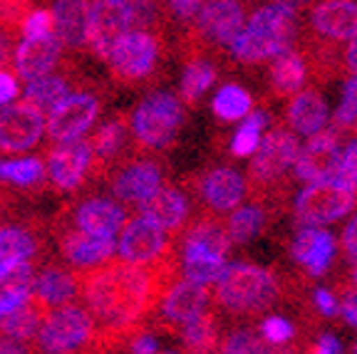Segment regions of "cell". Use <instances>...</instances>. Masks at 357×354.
<instances>
[{
	"label": "cell",
	"mask_w": 357,
	"mask_h": 354,
	"mask_svg": "<svg viewBox=\"0 0 357 354\" xmlns=\"http://www.w3.org/2000/svg\"><path fill=\"white\" fill-rule=\"evenodd\" d=\"M79 298L97 322V352L112 354L129 344L144 330L167 290L174 285V261L156 266L105 263L100 268L77 270Z\"/></svg>",
	"instance_id": "6da1fadb"
},
{
	"label": "cell",
	"mask_w": 357,
	"mask_h": 354,
	"mask_svg": "<svg viewBox=\"0 0 357 354\" xmlns=\"http://www.w3.org/2000/svg\"><path fill=\"white\" fill-rule=\"evenodd\" d=\"M303 13L288 0H266L251 13L245 28L231 43L229 52L238 65H266L303 38Z\"/></svg>",
	"instance_id": "7a4b0ae2"
},
{
	"label": "cell",
	"mask_w": 357,
	"mask_h": 354,
	"mask_svg": "<svg viewBox=\"0 0 357 354\" xmlns=\"http://www.w3.org/2000/svg\"><path fill=\"white\" fill-rule=\"evenodd\" d=\"M280 285L271 270L251 263L226 266L216 280V302L234 315H251L278 302Z\"/></svg>",
	"instance_id": "3957f363"
},
{
	"label": "cell",
	"mask_w": 357,
	"mask_h": 354,
	"mask_svg": "<svg viewBox=\"0 0 357 354\" xmlns=\"http://www.w3.org/2000/svg\"><path fill=\"white\" fill-rule=\"evenodd\" d=\"M184 105L181 97L169 92H154L134 107L129 114L134 144L144 151H162L174 144L178 129L184 127Z\"/></svg>",
	"instance_id": "277c9868"
},
{
	"label": "cell",
	"mask_w": 357,
	"mask_h": 354,
	"mask_svg": "<svg viewBox=\"0 0 357 354\" xmlns=\"http://www.w3.org/2000/svg\"><path fill=\"white\" fill-rule=\"evenodd\" d=\"M38 347L45 354H100L92 312L73 302L55 307L40 330Z\"/></svg>",
	"instance_id": "5b68a950"
},
{
	"label": "cell",
	"mask_w": 357,
	"mask_h": 354,
	"mask_svg": "<svg viewBox=\"0 0 357 354\" xmlns=\"http://www.w3.org/2000/svg\"><path fill=\"white\" fill-rule=\"evenodd\" d=\"M164 35L149 30H132L127 38L117 43V47L107 57V67L114 82L119 84H142L156 72V65L162 60Z\"/></svg>",
	"instance_id": "8992f818"
},
{
	"label": "cell",
	"mask_w": 357,
	"mask_h": 354,
	"mask_svg": "<svg viewBox=\"0 0 357 354\" xmlns=\"http://www.w3.org/2000/svg\"><path fill=\"white\" fill-rule=\"evenodd\" d=\"M357 33V0H315L303 20L301 45L340 47Z\"/></svg>",
	"instance_id": "52a82bcc"
},
{
	"label": "cell",
	"mask_w": 357,
	"mask_h": 354,
	"mask_svg": "<svg viewBox=\"0 0 357 354\" xmlns=\"http://www.w3.org/2000/svg\"><path fill=\"white\" fill-rule=\"evenodd\" d=\"M357 206V191L347 188L337 181H315L307 183L301 194L296 196L293 213L301 226H328L340 221Z\"/></svg>",
	"instance_id": "ba28073f"
},
{
	"label": "cell",
	"mask_w": 357,
	"mask_h": 354,
	"mask_svg": "<svg viewBox=\"0 0 357 354\" xmlns=\"http://www.w3.org/2000/svg\"><path fill=\"white\" fill-rule=\"evenodd\" d=\"M298 156H301V139L288 129H271L263 137L248 167V178L253 188L275 186L290 169H296Z\"/></svg>",
	"instance_id": "9c48e42d"
},
{
	"label": "cell",
	"mask_w": 357,
	"mask_h": 354,
	"mask_svg": "<svg viewBox=\"0 0 357 354\" xmlns=\"http://www.w3.org/2000/svg\"><path fill=\"white\" fill-rule=\"evenodd\" d=\"M134 30L132 0H92L89 6V45L92 57L107 60L122 38Z\"/></svg>",
	"instance_id": "30bf717a"
},
{
	"label": "cell",
	"mask_w": 357,
	"mask_h": 354,
	"mask_svg": "<svg viewBox=\"0 0 357 354\" xmlns=\"http://www.w3.org/2000/svg\"><path fill=\"white\" fill-rule=\"evenodd\" d=\"M102 109V97L92 89H77L47 116V139L52 144L82 139L84 132L97 122Z\"/></svg>",
	"instance_id": "8fae6325"
},
{
	"label": "cell",
	"mask_w": 357,
	"mask_h": 354,
	"mask_svg": "<svg viewBox=\"0 0 357 354\" xmlns=\"http://www.w3.org/2000/svg\"><path fill=\"white\" fill-rule=\"evenodd\" d=\"M119 261L132 263V266H156V263L167 261L172 255V245L167 240V231L159 228L154 221L146 216H134L122 228L117 243Z\"/></svg>",
	"instance_id": "7c38bea8"
},
{
	"label": "cell",
	"mask_w": 357,
	"mask_h": 354,
	"mask_svg": "<svg viewBox=\"0 0 357 354\" xmlns=\"http://www.w3.org/2000/svg\"><path fill=\"white\" fill-rule=\"evenodd\" d=\"M107 181L124 206H142L162 188L164 171L154 159H127L107 174Z\"/></svg>",
	"instance_id": "4fadbf2b"
},
{
	"label": "cell",
	"mask_w": 357,
	"mask_h": 354,
	"mask_svg": "<svg viewBox=\"0 0 357 354\" xmlns=\"http://www.w3.org/2000/svg\"><path fill=\"white\" fill-rule=\"evenodd\" d=\"M43 134H47V114L30 102L3 107L0 109V151L20 154L40 144Z\"/></svg>",
	"instance_id": "5bb4252c"
},
{
	"label": "cell",
	"mask_w": 357,
	"mask_h": 354,
	"mask_svg": "<svg viewBox=\"0 0 357 354\" xmlns=\"http://www.w3.org/2000/svg\"><path fill=\"white\" fill-rule=\"evenodd\" d=\"M47 178L57 191H77L84 186L87 176H92V146L89 139H75V141H62L52 144L45 156Z\"/></svg>",
	"instance_id": "9a60e30c"
},
{
	"label": "cell",
	"mask_w": 357,
	"mask_h": 354,
	"mask_svg": "<svg viewBox=\"0 0 357 354\" xmlns=\"http://www.w3.org/2000/svg\"><path fill=\"white\" fill-rule=\"evenodd\" d=\"M60 218L95 238H117V233L129 221L127 208L122 203L102 199V196H89V199L70 206Z\"/></svg>",
	"instance_id": "2e32d148"
},
{
	"label": "cell",
	"mask_w": 357,
	"mask_h": 354,
	"mask_svg": "<svg viewBox=\"0 0 357 354\" xmlns=\"http://www.w3.org/2000/svg\"><path fill=\"white\" fill-rule=\"evenodd\" d=\"M55 236L60 253L65 263L73 270H89V268H100L109 263V258L117 253V243L114 238H95L87 233L77 231L67 221L57 218L55 223Z\"/></svg>",
	"instance_id": "e0dca14e"
},
{
	"label": "cell",
	"mask_w": 357,
	"mask_h": 354,
	"mask_svg": "<svg viewBox=\"0 0 357 354\" xmlns=\"http://www.w3.org/2000/svg\"><path fill=\"white\" fill-rule=\"evenodd\" d=\"M340 129H323V132L312 134L310 141L301 149V156L296 161V178L307 183L315 181H330L335 178L337 164H340Z\"/></svg>",
	"instance_id": "ac0fdd59"
},
{
	"label": "cell",
	"mask_w": 357,
	"mask_h": 354,
	"mask_svg": "<svg viewBox=\"0 0 357 354\" xmlns=\"http://www.w3.org/2000/svg\"><path fill=\"white\" fill-rule=\"evenodd\" d=\"M208 310V290L206 285L194 280H181L174 282L167 290V295L159 302V325L176 330L184 327L186 322L196 320L199 315Z\"/></svg>",
	"instance_id": "d6986e66"
},
{
	"label": "cell",
	"mask_w": 357,
	"mask_h": 354,
	"mask_svg": "<svg viewBox=\"0 0 357 354\" xmlns=\"http://www.w3.org/2000/svg\"><path fill=\"white\" fill-rule=\"evenodd\" d=\"M129 119L124 114H112L89 137L92 146V178H107L112 169L122 164V154L129 144Z\"/></svg>",
	"instance_id": "ffe728a7"
},
{
	"label": "cell",
	"mask_w": 357,
	"mask_h": 354,
	"mask_svg": "<svg viewBox=\"0 0 357 354\" xmlns=\"http://www.w3.org/2000/svg\"><path fill=\"white\" fill-rule=\"evenodd\" d=\"M62 40L57 38V33L47 35V38H35V40H20V45L15 47L13 55V70L17 72V77L25 82H33L45 75H50L55 70V65H60L62 60Z\"/></svg>",
	"instance_id": "44dd1931"
},
{
	"label": "cell",
	"mask_w": 357,
	"mask_h": 354,
	"mask_svg": "<svg viewBox=\"0 0 357 354\" xmlns=\"http://www.w3.org/2000/svg\"><path fill=\"white\" fill-rule=\"evenodd\" d=\"M231 245L229 228L211 218H201L181 238V261H226Z\"/></svg>",
	"instance_id": "7402d4cb"
},
{
	"label": "cell",
	"mask_w": 357,
	"mask_h": 354,
	"mask_svg": "<svg viewBox=\"0 0 357 354\" xmlns=\"http://www.w3.org/2000/svg\"><path fill=\"white\" fill-rule=\"evenodd\" d=\"M335 253H337V243H335L333 233L312 226H303L290 245L293 261L305 268L312 277H320L330 270Z\"/></svg>",
	"instance_id": "603a6c76"
},
{
	"label": "cell",
	"mask_w": 357,
	"mask_h": 354,
	"mask_svg": "<svg viewBox=\"0 0 357 354\" xmlns=\"http://www.w3.org/2000/svg\"><path fill=\"white\" fill-rule=\"evenodd\" d=\"M245 181L236 169L218 167L204 174L199 181V196L211 213H226L234 210L243 201Z\"/></svg>",
	"instance_id": "cb8c5ba5"
},
{
	"label": "cell",
	"mask_w": 357,
	"mask_h": 354,
	"mask_svg": "<svg viewBox=\"0 0 357 354\" xmlns=\"http://www.w3.org/2000/svg\"><path fill=\"white\" fill-rule=\"evenodd\" d=\"M92 0H52L55 33L67 50H87Z\"/></svg>",
	"instance_id": "d4e9b609"
},
{
	"label": "cell",
	"mask_w": 357,
	"mask_h": 354,
	"mask_svg": "<svg viewBox=\"0 0 357 354\" xmlns=\"http://www.w3.org/2000/svg\"><path fill=\"white\" fill-rule=\"evenodd\" d=\"M310 72L303 47H288L268 65V87L273 97H296Z\"/></svg>",
	"instance_id": "484cf974"
},
{
	"label": "cell",
	"mask_w": 357,
	"mask_h": 354,
	"mask_svg": "<svg viewBox=\"0 0 357 354\" xmlns=\"http://www.w3.org/2000/svg\"><path fill=\"white\" fill-rule=\"evenodd\" d=\"M142 216L176 236L184 231L186 221H189V199L176 186H162L149 201L142 203Z\"/></svg>",
	"instance_id": "4316f807"
},
{
	"label": "cell",
	"mask_w": 357,
	"mask_h": 354,
	"mask_svg": "<svg viewBox=\"0 0 357 354\" xmlns=\"http://www.w3.org/2000/svg\"><path fill=\"white\" fill-rule=\"evenodd\" d=\"M33 293L43 300L47 307H62L70 305L79 295V275L57 263H45L35 272Z\"/></svg>",
	"instance_id": "83f0119b"
},
{
	"label": "cell",
	"mask_w": 357,
	"mask_h": 354,
	"mask_svg": "<svg viewBox=\"0 0 357 354\" xmlns=\"http://www.w3.org/2000/svg\"><path fill=\"white\" fill-rule=\"evenodd\" d=\"M285 119H288L293 132L312 137V134L323 132L328 124V102L315 89H303L296 97H290Z\"/></svg>",
	"instance_id": "f1b7e54d"
},
{
	"label": "cell",
	"mask_w": 357,
	"mask_h": 354,
	"mask_svg": "<svg viewBox=\"0 0 357 354\" xmlns=\"http://www.w3.org/2000/svg\"><path fill=\"white\" fill-rule=\"evenodd\" d=\"M50 312H52V307H47V305L33 293L17 310L0 317V334H3V337L20 339V342H33V339H38L40 330H43L45 320H47Z\"/></svg>",
	"instance_id": "f546056e"
},
{
	"label": "cell",
	"mask_w": 357,
	"mask_h": 354,
	"mask_svg": "<svg viewBox=\"0 0 357 354\" xmlns=\"http://www.w3.org/2000/svg\"><path fill=\"white\" fill-rule=\"evenodd\" d=\"M73 79H75L73 67L65 62V70H62V72H50L40 79H33V82L25 87V102H30V105L38 107L43 114L50 116V111L73 94V84H75Z\"/></svg>",
	"instance_id": "4dcf8cb0"
},
{
	"label": "cell",
	"mask_w": 357,
	"mask_h": 354,
	"mask_svg": "<svg viewBox=\"0 0 357 354\" xmlns=\"http://www.w3.org/2000/svg\"><path fill=\"white\" fill-rule=\"evenodd\" d=\"M43 240L40 236L28 226H8L0 228V272L10 270V268L28 263L30 258H35V253L40 250Z\"/></svg>",
	"instance_id": "1f68e13d"
},
{
	"label": "cell",
	"mask_w": 357,
	"mask_h": 354,
	"mask_svg": "<svg viewBox=\"0 0 357 354\" xmlns=\"http://www.w3.org/2000/svg\"><path fill=\"white\" fill-rule=\"evenodd\" d=\"M35 272H38V266H33L30 261L0 272V317L17 310L33 295Z\"/></svg>",
	"instance_id": "d6a6232c"
},
{
	"label": "cell",
	"mask_w": 357,
	"mask_h": 354,
	"mask_svg": "<svg viewBox=\"0 0 357 354\" xmlns=\"http://www.w3.org/2000/svg\"><path fill=\"white\" fill-rule=\"evenodd\" d=\"M181 334V344L189 354H213L221 349V327L213 312H204L196 320L186 322L184 327H178Z\"/></svg>",
	"instance_id": "836d02e7"
},
{
	"label": "cell",
	"mask_w": 357,
	"mask_h": 354,
	"mask_svg": "<svg viewBox=\"0 0 357 354\" xmlns=\"http://www.w3.org/2000/svg\"><path fill=\"white\" fill-rule=\"evenodd\" d=\"M216 79H218V67L206 55L186 57L184 72H181V84H178L181 102L184 105H196L201 100V94L206 92Z\"/></svg>",
	"instance_id": "e575fe53"
},
{
	"label": "cell",
	"mask_w": 357,
	"mask_h": 354,
	"mask_svg": "<svg viewBox=\"0 0 357 354\" xmlns=\"http://www.w3.org/2000/svg\"><path fill=\"white\" fill-rule=\"evenodd\" d=\"M211 109L216 114V119H221V122H238V119H245V116L251 114L253 97L238 82H229L218 87V92L213 94Z\"/></svg>",
	"instance_id": "d590c367"
},
{
	"label": "cell",
	"mask_w": 357,
	"mask_h": 354,
	"mask_svg": "<svg viewBox=\"0 0 357 354\" xmlns=\"http://www.w3.org/2000/svg\"><path fill=\"white\" fill-rule=\"evenodd\" d=\"M45 161L38 156L28 159H0V183H10L17 188H40L45 181Z\"/></svg>",
	"instance_id": "8d00e7d4"
},
{
	"label": "cell",
	"mask_w": 357,
	"mask_h": 354,
	"mask_svg": "<svg viewBox=\"0 0 357 354\" xmlns=\"http://www.w3.org/2000/svg\"><path fill=\"white\" fill-rule=\"evenodd\" d=\"M268 124V114L261 109L251 111V114L245 116L241 127L236 129V134L231 137V154L236 159H248L258 151L263 141V129Z\"/></svg>",
	"instance_id": "74e56055"
},
{
	"label": "cell",
	"mask_w": 357,
	"mask_h": 354,
	"mask_svg": "<svg viewBox=\"0 0 357 354\" xmlns=\"http://www.w3.org/2000/svg\"><path fill=\"white\" fill-rule=\"evenodd\" d=\"M266 210L261 206H243L229 218L226 228H229L231 243L243 245L248 240H253L256 236H261L263 228H266Z\"/></svg>",
	"instance_id": "f35d334b"
},
{
	"label": "cell",
	"mask_w": 357,
	"mask_h": 354,
	"mask_svg": "<svg viewBox=\"0 0 357 354\" xmlns=\"http://www.w3.org/2000/svg\"><path fill=\"white\" fill-rule=\"evenodd\" d=\"M221 354H278L273 344H268L261 332L236 330L221 342Z\"/></svg>",
	"instance_id": "ab89813d"
},
{
	"label": "cell",
	"mask_w": 357,
	"mask_h": 354,
	"mask_svg": "<svg viewBox=\"0 0 357 354\" xmlns=\"http://www.w3.org/2000/svg\"><path fill=\"white\" fill-rule=\"evenodd\" d=\"M335 127L337 129L357 127V72L350 75L345 87H342L340 107L335 111Z\"/></svg>",
	"instance_id": "60d3db41"
},
{
	"label": "cell",
	"mask_w": 357,
	"mask_h": 354,
	"mask_svg": "<svg viewBox=\"0 0 357 354\" xmlns=\"http://www.w3.org/2000/svg\"><path fill=\"white\" fill-rule=\"evenodd\" d=\"M258 332H261V337L266 339L268 344L280 347V344H288L290 339L296 337V327H293V322L280 315H268L266 320L261 322V327H258Z\"/></svg>",
	"instance_id": "b9f144b4"
},
{
	"label": "cell",
	"mask_w": 357,
	"mask_h": 354,
	"mask_svg": "<svg viewBox=\"0 0 357 354\" xmlns=\"http://www.w3.org/2000/svg\"><path fill=\"white\" fill-rule=\"evenodd\" d=\"M181 270L186 280L208 285L221 277V272L226 270V261H181Z\"/></svg>",
	"instance_id": "7bdbcfd3"
},
{
	"label": "cell",
	"mask_w": 357,
	"mask_h": 354,
	"mask_svg": "<svg viewBox=\"0 0 357 354\" xmlns=\"http://www.w3.org/2000/svg\"><path fill=\"white\" fill-rule=\"evenodd\" d=\"M204 3H206V0H164V6H167V13H169V20L178 22L181 30H186V28L194 25V20L199 17Z\"/></svg>",
	"instance_id": "ee69618b"
},
{
	"label": "cell",
	"mask_w": 357,
	"mask_h": 354,
	"mask_svg": "<svg viewBox=\"0 0 357 354\" xmlns=\"http://www.w3.org/2000/svg\"><path fill=\"white\" fill-rule=\"evenodd\" d=\"M55 33V17H52V10H33L25 22H22V38L25 40H35V38H47V35Z\"/></svg>",
	"instance_id": "f6af8a7d"
},
{
	"label": "cell",
	"mask_w": 357,
	"mask_h": 354,
	"mask_svg": "<svg viewBox=\"0 0 357 354\" xmlns=\"http://www.w3.org/2000/svg\"><path fill=\"white\" fill-rule=\"evenodd\" d=\"M333 181L357 191V139L347 141V146L342 149L340 164H337V171H335Z\"/></svg>",
	"instance_id": "bcb514c9"
},
{
	"label": "cell",
	"mask_w": 357,
	"mask_h": 354,
	"mask_svg": "<svg viewBox=\"0 0 357 354\" xmlns=\"http://www.w3.org/2000/svg\"><path fill=\"white\" fill-rule=\"evenodd\" d=\"M35 0H0V22L8 25H20L25 22V17L35 10Z\"/></svg>",
	"instance_id": "7dc6e473"
},
{
	"label": "cell",
	"mask_w": 357,
	"mask_h": 354,
	"mask_svg": "<svg viewBox=\"0 0 357 354\" xmlns=\"http://www.w3.org/2000/svg\"><path fill=\"white\" fill-rule=\"evenodd\" d=\"M22 35L20 25H8L0 22V70H6V65H13V55H15V40Z\"/></svg>",
	"instance_id": "c3c4849f"
},
{
	"label": "cell",
	"mask_w": 357,
	"mask_h": 354,
	"mask_svg": "<svg viewBox=\"0 0 357 354\" xmlns=\"http://www.w3.org/2000/svg\"><path fill=\"white\" fill-rule=\"evenodd\" d=\"M312 305H315V310H318L323 317H335L337 312H340V302H337V298L325 288L312 290Z\"/></svg>",
	"instance_id": "681fc988"
},
{
	"label": "cell",
	"mask_w": 357,
	"mask_h": 354,
	"mask_svg": "<svg viewBox=\"0 0 357 354\" xmlns=\"http://www.w3.org/2000/svg\"><path fill=\"white\" fill-rule=\"evenodd\" d=\"M340 315L347 320V325L357 327V285L355 288H345V293H342Z\"/></svg>",
	"instance_id": "f907efd6"
},
{
	"label": "cell",
	"mask_w": 357,
	"mask_h": 354,
	"mask_svg": "<svg viewBox=\"0 0 357 354\" xmlns=\"http://www.w3.org/2000/svg\"><path fill=\"white\" fill-rule=\"evenodd\" d=\"M20 94V87H17V77L8 70H0V107L13 102Z\"/></svg>",
	"instance_id": "816d5d0a"
},
{
	"label": "cell",
	"mask_w": 357,
	"mask_h": 354,
	"mask_svg": "<svg viewBox=\"0 0 357 354\" xmlns=\"http://www.w3.org/2000/svg\"><path fill=\"white\" fill-rule=\"evenodd\" d=\"M129 349H132V354H159V342L154 334L139 332L129 342Z\"/></svg>",
	"instance_id": "f5cc1de1"
},
{
	"label": "cell",
	"mask_w": 357,
	"mask_h": 354,
	"mask_svg": "<svg viewBox=\"0 0 357 354\" xmlns=\"http://www.w3.org/2000/svg\"><path fill=\"white\" fill-rule=\"evenodd\" d=\"M342 248H345V255L350 261H357V213L342 231Z\"/></svg>",
	"instance_id": "db71d44e"
},
{
	"label": "cell",
	"mask_w": 357,
	"mask_h": 354,
	"mask_svg": "<svg viewBox=\"0 0 357 354\" xmlns=\"http://www.w3.org/2000/svg\"><path fill=\"white\" fill-rule=\"evenodd\" d=\"M0 354H35V349L30 342H20V339L0 334Z\"/></svg>",
	"instance_id": "11a10c76"
},
{
	"label": "cell",
	"mask_w": 357,
	"mask_h": 354,
	"mask_svg": "<svg viewBox=\"0 0 357 354\" xmlns=\"http://www.w3.org/2000/svg\"><path fill=\"white\" fill-rule=\"evenodd\" d=\"M310 354H340V342L333 337V334H323L318 339V344L312 347Z\"/></svg>",
	"instance_id": "9f6ffc18"
},
{
	"label": "cell",
	"mask_w": 357,
	"mask_h": 354,
	"mask_svg": "<svg viewBox=\"0 0 357 354\" xmlns=\"http://www.w3.org/2000/svg\"><path fill=\"white\" fill-rule=\"evenodd\" d=\"M342 62H345V72L350 75L357 72V33L350 40V45L345 47V52H342Z\"/></svg>",
	"instance_id": "6f0895ef"
},
{
	"label": "cell",
	"mask_w": 357,
	"mask_h": 354,
	"mask_svg": "<svg viewBox=\"0 0 357 354\" xmlns=\"http://www.w3.org/2000/svg\"><path fill=\"white\" fill-rule=\"evenodd\" d=\"M350 280H352V282H355V285H357V266L352 268V272H350Z\"/></svg>",
	"instance_id": "680465c9"
},
{
	"label": "cell",
	"mask_w": 357,
	"mask_h": 354,
	"mask_svg": "<svg viewBox=\"0 0 357 354\" xmlns=\"http://www.w3.org/2000/svg\"><path fill=\"white\" fill-rule=\"evenodd\" d=\"M352 354H357V344H355V349H352Z\"/></svg>",
	"instance_id": "91938a15"
},
{
	"label": "cell",
	"mask_w": 357,
	"mask_h": 354,
	"mask_svg": "<svg viewBox=\"0 0 357 354\" xmlns=\"http://www.w3.org/2000/svg\"><path fill=\"white\" fill-rule=\"evenodd\" d=\"M256 3H266V0H256Z\"/></svg>",
	"instance_id": "94428289"
}]
</instances>
